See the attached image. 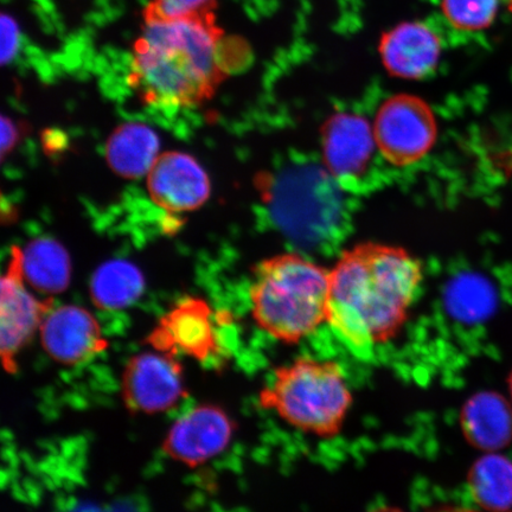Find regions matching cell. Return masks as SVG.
<instances>
[{"label":"cell","instance_id":"7402d4cb","mask_svg":"<svg viewBox=\"0 0 512 512\" xmlns=\"http://www.w3.org/2000/svg\"><path fill=\"white\" fill-rule=\"evenodd\" d=\"M21 138V128L15 123L14 120L2 115V158L5 159L6 155L14 150V147Z\"/></svg>","mask_w":512,"mask_h":512},{"label":"cell","instance_id":"5bb4252c","mask_svg":"<svg viewBox=\"0 0 512 512\" xmlns=\"http://www.w3.org/2000/svg\"><path fill=\"white\" fill-rule=\"evenodd\" d=\"M159 138L151 127L127 123L115 128L106 144V160L115 174L134 179L149 174L158 158Z\"/></svg>","mask_w":512,"mask_h":512},{"label":"cell","instance_id":"52a82bcc","mask_svg":"<svg viewBox=\"0 0 512 512\" xmlns=\"http://www.w3.org/2000/svg\"><path fill=\"white\" fill-rule=\"evenodd\" d=\"M22 249L12 248L8 270L2 278L0 300V351L3 366L15 373L17 357L40 330L43 319L53 309V300H40L24 285Z\"/></svg>","mask_w":512,"mask_h":512},{"label":"cell","instance_id":"603a6c76","mask_svg":"<svg viewBox=\"0 0 512 512\" xmlns=\"http://www.w3.org/2000/svg\"><path fill=\"white\" fill-rule=\"evenodd\" d=\"M431 512H479L466 508L452 507V505H445V507H439ZM492 512V511H490Z\"/></svg>","mask_w":512,"mask_h":512},{"label":"cell","instance_id":"9a60e30c","mask_svg":"<svg viewBox=\"0 0 512 512\" xmlns=\"http://www.w3.org/2000/svg\"><path fill=\"white\" fill-rule=\"evenodd\" d=\"M464 428L473 445L488 451L499 450L512 440V408L498 394H479L465 407Z\"/></svg>","mask_w":512,"mask_h":512},{"label":"cell","instance_id":"8992f818","mask_svg":"<svg viewBox=\"0 0 512 512\" xmlns=\"http://www.w3.org/2000/svg\"><path fill=\"white\" fill-rule=\"evenodd\" d=\"M185 390L182 363L156 350L131 357L121 377L124 405L131 413L168 412L183 400Z\"/></svg>","mask_w":512,"mask_h":512},{"label":"cell","instance_id":"d6986e66","mask_svg":"<svg viewBox=\"0 0 512 512\" xmlns=\"http://www.w3.org/2000/svg\"><path fill=\"white\" fill-rule=\"evenodd\" d=\"M499 0H441V11L453 28L482 31L491 27L498 12Z\"/></svg>","mask_w":512,"mask_h":512},{"label":"cell","instance_id":"4fadbf2b","mask_svg":"<svg viewBox=\"0 0 512 512\" xmlns=\"http://www.w3.org/2000/svg\"><path fill=\"white\" fill-rule=\"evenodd\" d=\"M374 128L361 115L338 113L326 121L323 131V158L332 177L361 176L373 158Z\"/></svg>","mask_w":512,"mask_h":512},{"label":"cell","instance_id":"8fae6325","mask_svg":"<svg viewBox=\"0 0 512 512\" xmlns=\"http://www.w3.org/2000/svg\"><path fill=\"white\" fill-rule=\"evenodd\" d=\"M152 201L170 213H184L203 206L210 196V181L194 157L183 152L158 156L147 174Z\"/></svg>","mask_w":512,"mask_h":512},{"label":"cell","instance_id":"2e32d148","mask_svg":"<svg viewBox=\"0 0 512 512\" xmlns=\"http://www.w3.org/2000/svg\"><path fill=\"white\" fill-rule=\"evenodd\" d=\"M25 281L43 294H59L67 290L72 277L69 255L54 239L32 240L22 249Z\"/></svg>","mask_w":512,"mask_h":512},{"label":"cell","instance_id":"7a4b0ae2","mask_svg":"<svg viewBox=\"0 0 512 512\" xmlns=\"http://www.w3.org/2000/svg\"><path fill=\"white\" fill-rule=\"evenodd\" d=\"M223 40L215 11L170 21H144L133 47L131 86L146 104L201 105L228 78Z\"/></svg>","mask_w":512,"mask_h":512},{"label":"cell","instance_id":"ffe728a7","mask_svg":"<svg viewBox=\"0 0 512 512\" xmlns=\"http://www.w3.org/2000/svg\"><path fill=\"white\" fill-rule=\"evenodd\" d=\"M216 0H151L144 10V21H170L215 11Z\"/></svg>","mask_w":512,"mask_h":512},{"label":"cell","instance_id":"e0dca14e","mask_svg":"<svg viewBox=\"0 0 512 512\" xmlns=\"http://www.w3.org/2000/svg\"><path fill=\"white\" fill-rule=\"evenodd\" d=\"M145 290L144 275L126 260H112L95 271L91 281L93 303L101 310H123L136 303Z\"/></svg>","mask_w":512,"mask_h":512},{"label":"cell","instance_id":"cb8c5ba5","mask_svg":"<svg viewBox=\"0 0 512 512\" xmlns=\"http://www.w3.org/2000/svg\"><path fill=\"white\" fill-rule=\"evenodd\" d=\"M370 512H405V511H402L401 509L393 508V507H381V508H377Z\"/></svg>","mask_w":512,"mask_h":512},{"label":"cell","instance_id":"277c9868","mask_svg":"<svg viewBox=\"0 0 512 512\" xmlns=\"http://www.w3.org/2000/svg\"><path fill=\"white\" fill-rule=\"evenodd\" d=\"M354 396L341 364L309 356L274 370L261 389L260 406L297 430L318 438L341 433Z\"/></svg>","mask_w":512,"mask_h":512},{"label":"cell","instance_id":"ba28073f","mask_svg":"<svg viewBox=\"0 0 512 512\" xmlns=\"http://www.w3.org/2000/svg\"><path fill=\"white\" fill-rule=\"evenodd\" d=\"M235 431V421L226 409L202 403L170 426L162 450L174 462L195 469L226 451Z\"/></svg>","mask_w":512,"mask_h":512},{"label":"cell","instance_id":"6da1fadb","mask_svg":"<svg viewBox=\"0 0 512 512\" xmlns=\"http://www.w3.org/2000/svg\"><path fill=\"white\" fill-rule=\"evenodd\" d=\"M422 267L405 249L363 243L344 252L330 272L326 324L350 352L368 357L405 325Z\"/></svg>","mask_w":512,"mask_h":512},{"label":"cell","instance_id":"5b68a950","mask_svg":"<svg viewBox=\"0 0 512 512\" xmlns=\"http://www.w3.org/2000/svg\"><path fill=\"white\" fill-rule=\"evenodd\" d=\"M373 128L377 150L388 163L401 168L425 158L437 139L432 108L411 94L394 95L384 101Z\"/></svg>","mask_w":512,"mask_h":512},{"label":"cell","instance_id":"3957f363","mask_svg":"<svg viewBox=\"0 0 512 512\" xmlns=\"http://www.w3.org/2000/svg\"><path fill=\"white\" fill-rule=\"evenodd\" d=\"M330 272L298 253L262 261L249 288L252 316L266 334L297 344L326 323Z\"/></svg>","mask_w":512,"mask_h":512},{"label":"cell","instance_id":"7c38bea8","mask_svg":"<svg viewBox=\"0 0 512 512\" xmlns=\"http://www.w3.org/2000/svg\"><path fill=\"white\" fill-rule=\"evenodd\" d=\"M379 53L383 67L395 78L421 80L437 69L440 38L420 22H403L384 32Z\"/></svg>","mask_w":512,"mask_h":512},{"label":"cell","instance_id":"d4e9b609","mask_svg":"<svg viewBox=\"0 0 512 512\" xmlns=\"http://www.w3.org/2000/svg\"><path fill=\"white\" fill-rule=\"evenodd\" d=\"M505 3H507L508 9L512 12V0H505Z\"/></svg>","mask_w":512,"mask_h":512},{"label":"cell","instance_id":"484cf974","mask_svg":"<svg viewBox=\"0 0 512 512\" xmlns=\"http://www.w3.org/2000/svg\"><path fill=\"white\" fill-rule=\"evenodd\" d=\"M509 387H510V392H511V395H512V373L509 377Z\"/></svg>","mask_w":512,"mask_h":512},{"label":"cell","instance_id":"9c48e42d","mask_svg":"<svg viewBox=\"0 0 512 512\" xmlns=\"http://www.w3.org/2000/svg\"><path fill=\"white\" fill-rule=\"evenodd\" d=\"M213 313L206 300L185 298L166 313L146 339L152 350L207 362L221 354Z\"/></svg>","mask_w":512,"mask_h":512},{"label":"cell","instance_id":"30bf717a","mask_svg":"<svg viewBox=\"0 0 512 512\" xmlns=\"http://www.w3.org/2000/svg\"><path fill=\"white\" fill-rule=\"evenodd\" d=\"M44 351L63 366H79L108 347L98 320L91 312L75 305L51 309L40 328Z\"/></svg>","mask_w":512,"mask_h":512},{"label":"cell","instance_id":"44dd1931","mask_svg":"<svg viewBox=\"0 0 512 512\" xmlns=\"http://www.w3.org/2000/svg\"><path fill=\"white\" fill-rule=\"evenodd\" d=\"M0 35H2V53L0 60L3 66L11 63L17 57L19 48H21V29L14 17L3 12L0 18Z\"/></svg>","mask_w":512,"mask_h":512},{"label":"cell","instance_id":"ac0fdd59","mask_svg":"<svg viewBox=\"0 0 512 512\" xmlns=\"http://www.w3.org/2000/svg\"><path fill=\"white\" fill-rule=\"evenodd\" d=\"M473 496L492 512H508L512 507V463L507 458L489 456L473 466L470 476Z\"/></svg>","mask_w":512,"mask_h":512}]
</instances>
